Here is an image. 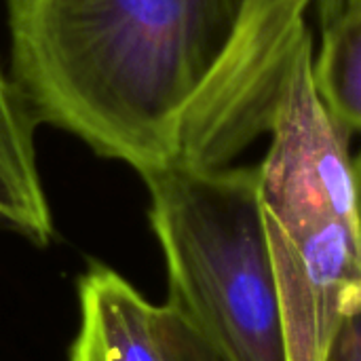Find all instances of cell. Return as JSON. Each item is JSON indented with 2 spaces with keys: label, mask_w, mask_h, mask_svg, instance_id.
I'll return each instance as SVG.
<instances>
[{
  "label": "cell",
  "mask_w": 361,
  "mask_h": 361,
  "mask_svg": "<svg viewBox=\"0 0 361 361\" xmlns=\"http://www.w3.org/2000/svg\"><path fill=\"white\" fill-rule=\"evenodd\" d=\"M313 0H6L38 123L140 178L226 167L277 116Z\"/></svg>",
  "instance_id": "obj_1"
},
{
  "label": "cell",
  "mask_w": 361,
  "mask_h": 361,
  "mask_svg": "<svg viewBox=\"0 0 361 361\" xmlns=\"http://www.w3.org/2000/svg\"><path fill=\"white\" fill-rule=\"evenodd\" d=\"M313 44L294 63L260 169V205L290 361H322L361 307V226L349 133L324 106Z\"/></svg>",
  "instance_id": "obj_2"
},
{
  "label": "cell",
  "mask_w": 361,
  "mask_h": 361,
  "mask_svg": "<svg viewBox=\"0 0 361 361\" xmlns=\"http://www.w3.org/2000/svg\"><path fill=\"white\" fill-rule=\"evenodd\" d=\"M169 302L231 361H290L260 169L173 163L142 178Z\"/></svg>",
  "instance_id": "obj_3"
},
{
  "label": "cell",
  "mask_w": 361,
  "mask_h": 361,
  "mask_svg": "<svg viewBox=\"0 0 361 361\" xmlns=\"http://www.w3.org/2000/svg\"><path fill=\"white\" fill-rule=\"evenodd\" d=\"M78 305L70 361H163L154 307L118 273L91 264L78 281Z\"/></svg>",
  "instance_id": "obj_4"
},
{
  "label": "cell",
  "mask_w": 361,
  "mask_h": 361,
  "mask_svg": "<svg viewBox=\"0 0 361 361\" xmlns=\"http://www.w3.org/2000/svg\"><path fill=\"white\" fill-rule=\"evenodd\" d=\"M38 118L0 63V222L38 245L53 235V216L36 163Z\"/></svg>",
  "instance_id": "obj_5"
},
{
  "label": "cell",
  "mask_w": 361,
  "mask_h": 361,
  "mask_svg": "<svg viewBox=\"0 0 361 361\" xmlns=\"http://www.w3.org/2000/svg\"><path fill=\"white\" fill-rule=\"evenodd\" d=\"M311 74L328 112L347 131H361V0H349L336 19L322 27Z\"/></svg>",
  "instance_id": "obj_6"
},
{
  "label": "cell",
  "mask_w": 361,
  "mask_h": 361,
  "mask_svg": "<svg viewBox=\"0 0 361 361\" xmlns=\"http://www.w3.org/2000/svg\"><path fill=\"white\" fill-rule=\"evenodd\" d=\"M152 319L163 361H231L169 300L154 307Z\"/></svg>",
  "instance_id": "obj_7"
},
{
  "label": "cell",
  "mask_w": 361,
  "mask_h": 361,
  "mask_svg": "<svg viewBox=\"0 0 361 361\" xmlns=\"http://www.w3.org/2000/svg\"><path fill=\"white\" fill-rule=\"evenodd\" d=\"M322 361H361V307L341 319Z\"/></svg>",
  "instance_id": "obj_8"
},
{
  "label": "cell",
  "mask_w": 361,
  "mask_h": 361,
  "mask_svg": "<svg viewBox=\"0 0 361 361\" xmlns=\"http://www.w3.org/2000/svg\"><path fill=\"white\" fill-rule=\"evenodd\" d=\"M349 0H313V6L317 11V19H319V27H326L328 23H332L347 6Z\"/></svg>",
  "instance_id": "obj_9"
},
{
  "label": "cell",
  "mask_w": 361,
  "mask_h": 361,
  "mask_svg": "<svg viewBox=\"0 0 361 361\" xmlns=\"http://www.w3.org/2000/svg\"><path fill=\"white\" fill-rule=\"evenodd\" d=\"M353 176H355V199H357V214H360L361 226V150L360 154L353 159Z\"/></svg>",
  "instance_id": "obj_10"
}]
</instances>
